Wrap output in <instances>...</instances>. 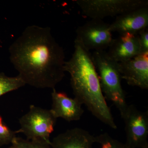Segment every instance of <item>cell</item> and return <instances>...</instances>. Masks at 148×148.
Segmentation results:
<instances>
[{"label": "cell", "instance_id": "cell-7", "mask_svg": "<svg viewBox=\"0 0 148 148\" xmlns=\"http://www.w3.org/2000/svg\"><path fill=\"white\" fill-rule=\"evenodd\" d=\"M110 24L103 19H91L76 30V37L87 50H105L110 45L113 38Z\"/></svg>", "mask_w": 148, "mask_h": 148}, {"label": "cell", "instance_id": "cell-18", "mask_svg": "<svg viewBox=\"0 0 148 148\" xmlns=\"http://www.w3.org/2000/svg\"><path fill=\"white\" fill-rule=\"evenodd\" d=\"M8 148H14L13 147H12V146H11V147H10Z\"/></svg>", "mask_w": 148, "mask_h": 148}, {"label": "cell", "instance_id": "cell-10", "mask_svg": "<svg viewBox=\"0 0 148 148\" xmlns=\"http://www.w3.org/2000/svg\"><path fill=\"white\" fill-rule=\"evenodd\" d=\"M51 96L52 103L50 110L57 119L61 118L68 122L80 119L84 110L79 101L70 98L65 92H58L55 88L52 89Z\"/></svg>", "mask_w": 148, "mask_h": 148}, {"label": "cell", "instance_id": "cell-2", "mask_svg": "<svg viewBox=\"0 0 148 148\" xmlns=\"http://www.w3.org/2000/svg\"><path fill=\"white\" fill-rule=\"evenodd\" d=\"M71 58L65 64V72L71 76L75 98L85 105L91 113L111 128H117L111 110L101 90L98 73L92 54L76 38Z\"/></svg>", "mask_w": 148, "mask_h": 148}, {"label": "cell", "instance_id": "cell-11", "mask_svg": "<svg viewBox=\"0 0 148 148\" xmlns=\"http://www.w3.org/2000/svg\"><path fill=\"white\" fill-rule=\"evenodd\" d=\"M118 63L124 62L142 53L138 34L126 33L113 39L107 52Z\"/></svg>", "mask_w": 148, "mask_h": 148}, {"label": "cell", "instance_id": "cell-8", "mask_svg": "<svg viewBox=\"0 0 148 148\" xmlns=\"http://www.w3.org/2000/svg\"><path fill=\"white\" fill-rule=\"evenodd\" d=\"M118 64L122 79L127 84L148 89V52Z\"/></svg>", "mask_w": 148, "mask_h": 148}, {"label": "cell", "instance_id": "cell-12", "mask_svg": "<svg viewBox=\"0 0 148 148\" xmlns=\"http://www.w3.org/2000/svg\"><path fill=\"white\" fill-rule=\"evenodd\" d=\"M95 137L85 130L75 127L60 133L51 141V148H92Z\"/></svg>", "mask_w": 148, "mask_h": 148}, {"label": "cell", "instance_id": "cell-1", "mask_svg": "<svg viewBox=\"0 0 148 148\" xmlns=\"http://www.w3.org/2000/svg\"><path fill=\"white\" fill-rule=\"evenodd\" d=\"M9 52L11 63L26 84L53 89L65 77V52L50 27L28 26Z\"/></svg>", "mask_w": 148, "mask_h": 148}, {"label": "cell", "instance_id": "cell-14", "mask_svg": "<svg viewBox=\"0 0 148 148\" xmlns=\"http://www.w3.org/2000/svg\"><path fill=\"white\" fill-rule=\"evenodd\" d=\"M95 137V143L100 144L101 148H131L123 143L112 138L108 133L100 134Z\"/></svg>", "mask_w": 148, "mask_h": 148}, {"label": "cell", "instance_id": "cell-19", "mask_svg": "<svg viewBox=\"0 0 148 148\" xmlns=\"http://www.w3.org/2000/svg\"><path fill=\"white\" fill-rule=\"evenodd\" d=\"M144 148H148V146H147V147H145Z\"/></svg>", "mask_w": 148, "mask_h": 148}, {"label": "cell", "instance_id": "cell-9", "mask_svg": "<svg viewBox=\"0 0 148 148\" xmlns=\"http://www.w3.org/2000/svg\"><path fill=\"white\" fill-rule=\"evenodd\" d=\"M148 26V6L135 9L117 16L110 24L111 32L119 34L130 33L138 34Z\"/></svg>", "mask_w": 148, "mask_h": 148}, {"label": "cell", "instance_id": "cell-4", "mask_svg": "<svg viewBox=\"0 0 148 148\" xmlns=\"http://www.w3.org/2000/svg\"><path fill=\"white\" fill-rule=\"evenodd\" d=\"M56 120L50 110L31 105L29 112L19 119L20 128L16 132L23 133L27 140L51 145L50 135L54 131Z\"/></svg>", "mask_w": 148, "mask_h": 148}, {"label": "cell", "instance_id": "cell-17", "mask_svg": "<svg viewBox=\"0 0 148 148\" xmlns=\"http://www.w3.org/2000/svg\"><path fill=\"white\" fill-rule=\"evenodd\" d=\"M138 40L142 53L148 52V29L146 28L138 34Z\"/></svg>", "mask_w": 148, "mask_h": 148}, {"label": "cell", "instance_id": "cell-15", "mask_svg": "<svg viewBox=\"0 0 148 148\" xmlns=\"http://www.w3.org/2000/svg\"><path fill=\"white\" fill-rule=\"evenodd\" d=\"M16 131H13L5 124L0 116V146L11 144L16 137Z\"/></svg>", "mask_w": 148, "mask_h": 148}, {"label": "cell", "instance_id": "cell-6", "mask_svg": "<svg viewBox=\"0 0 148 148\" xmlns=\"http://www.w3.org/2000/svg\"><path fill=\"white\" fill-rule=\"evenodd\" d=\"M125 125V144L131 148H144L148 146V112L128 105L121 116Z\"/></svg>", "mask_w": 148, "mask_h": 148}, {"label": "cell", "instance_id": "cell-16", "mask_svg": "<svg viewBox=\"0 0 148 148\" xmlns=\"http://www.w3.org/2000/svg\"><path fill=\"white\" fill-rule=\"evenodd\" d=\"M11 144L14 148H51L50 145L46 143L31 141L16 137Z\"/></svg>", "mask_w": 148, "mask_h": 148}, {"label": "cell", "instance_id": "cell-3", "mask_svg": "<svg viewBox=\"0 0 148 148\" xmlns=\"http://www.w3.org/2000/svg\"><path fill=\"white\" fill-rule=\"evenodd\" d=\"M92 60L98 70L101 90L106 100L111 101L121 116L127 108L126 96L121 86V74L119 64L105 50L95 51Z\"/></svg>", "mask_w": 148, "mask_h": 148}, {"label": "cell", "instance_id": "cell-5", "mask_svg": "<svg viewBox=\"0 0 148 148\" xmlns=\"http://www.w3.org/2000/svg\"><path fill=\"white\" fill-rule=\"evenodd\" d=\"M85 16L91 19L118 16L148 6L147 0H77L75 1Z\"/></svg>", "mask_w": 148, "mask_h": 148}, {"label": "cell", "instance_id": "cell-13", "mask_svg": "<svg viewBox=\"0 0 148 148\" xmlns=\"http://www.w3.org/2000/svg\"><path fill=\"white\" fill-rule=\"evenodd\" d=\"M26 84L18 75L9 77L0 73V97L9 92L17 90Z\"/></svg>", "mask_w": 148, "mask_h": 148}]
</instances>
